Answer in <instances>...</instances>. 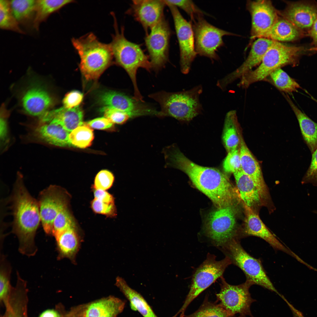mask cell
Returning a JSON list of instances; mask_svg holds the SVG:
<instances>
[{
	"label": "cell",
	"instance_id": "obj_1",
	"mask_svg": "<svg viewBox=\"0 0 317 317\" xmlns=\"http://www.w3.org/2000/svg\"><path fill=\"white\" fill-rule=\"evenodd\" d=\"M165 157L167 166L185 173L195 187L208 197L217 208L234 204L235 190L227 177L219 170L199 165L173 148L167 152Z\"/></svg>",
	"mask_w": 317,
	"mask_h": 317
},
{
	"label": "cell",
	"instance_id": "obj_2",
	"mask_svg": "<svg viewBox=\"0 0 317 317\" xmlns=\"http://www.w3.org/2000/svg\"><path fill=\"white\" fill-rule=\"evenodd\" d=\"M11 198L13 220L12 232L18 238V251L21 254L31 257L37 251L35 238L41 222L37 200L30 194L21 176L14 184Z\"/></svg>",
	"mask_w": 317,
	"mask_h": 317
},
{
	"label": "cell",
	"instance_id": "obj_3",
	"mask_svg": "<svg viewBox=\"0 0 317 317\" xmlns=\"http://www.w3.org/2000/svg\"><path fill=\"white\" fill-rule=\"evenodd\" d=\"M114 20L115 33L112 36L109 43L114 59L116 63L123 68L129 76L133 85L134 96L138 101L143 102L137 85L136 75L138 69L142 68L149 71L152 68L149 55H146L140 45L128 40L124 35V28L122 26L119 31L114 14L112 12Z\"/></svg>",
	"mask_w": 317,
	"mask_h": 317
},
{
	"label": "cell",
	"instance_id": "obj_4",
	"mask_svg": "<svg viewBox=\"0 0 317 317\" xmlns=\"http://www.w3.org/2000/svg\"><path fill=\"white\" fill-rule=\"evenodd\" d=\"M71 41L80 58V71L87 80L97 79L112 62L109 44L100 42L93 33L72 38Z\"/></svg>",
	"mask_w": 317,
	"mask_h": 317
},
{
	"label": "cell",
	"instance_id": "obj_5",
	"mask_svg": "<svg viewBox=\"0 0 317 317\" xmlns=\"http://www.w3.org/2000/svg\"><path fill=\"white\" fill-rule=\"evenodd\" d=\"M203 90L202 85H199L186 91L160 92L149 97L160 104L161 110L158 117L169 116L180 121L188 122L202 112L199 98Z\"/></svg>",
	"mask_w": 317,
	"mask_h": 317
},
{
	"label": "cell",
	"instance_id": "obj_6",
	"mask_svg": "<svg viewBox=\"0 0 317 317\" xmlns=\"http://www.w3.org/2000/svg\"><path fill=\"white\" fill-rule=\"evenodd\" d=\"M301 50L300 47L290 46L275 41L267 50L260 64L255 69L243 75L237 84L243 89L255 82L264 81L275 70L285 65L294 64Z\"/></svg>",
	"mask_w": 317,
	"mask_h": 317
},
{
	"label": "cell",
	"instance_id": "obj_7",
	"mask_svg": "<svg viewBox=\"0 0 317 317\" xmlns=\"http://www.w3.org/2000/svg\"><path fill=\"white\" fill-rule=\"evenodd\" d=\"M215 258L214 255L208 254L206 259L196 270L189 292L184 304L175 317L180 313V317L184 316V312L190 303L217 279L222 276L226 268L232 263L227 256L220 261H217Z\"/></svg>",
	"mask_w": 317,
	"mask_h": 317
},
{
	"label": "cell",
	"instance_id": "obj_8",
	"mask_svg": "<svg viewBox=\"0 0 317 317\" xmlns=\"http://www.w3.org/2000/svg\"><path fill=\"white\" fill-rule=\"evenodd\" d=\"M232 263L238 267L246 276L247 279L272 291L281 297L267 276L261 261L248 253L237 238L234 239L222 247Z\"/></svg>",
	"mask_w": 317,
	"mask_h": 317
},
{
	"label": "cell",
	"instance_id": "obj_9",
	"mask_svg": "<svg viewBox=\"0 0 317 317\" xmlns=\"http://www.w3.org/2000/svg\"><path fill=\"white\" fill-rule=\"evenodd\" d=\"M236 211L232 205L217 208L209 214L205 231L207 236L217 246L222 247L237 238Z\"/></svg>",
	"mask_w": 317,
	"mask_h": 317
},
{
	"label": "cell",
	"instance_id": "obj_10",
	"mask_svg": "<svg viewBox=\"0 0 317 317\" xmlns=\"http://www.w3.org/2000/svg\"><path fill=\"white\" fill-rule=\"evenodd\" d=\"M220 278V290L216 294L219 304L232 315L238 314L239 317H253L250 307L256 300L251 297L249 289L254 284L247 279L242 284L231 285L227 283L223 276Z\"/></svg>",
	"mask_w": 317,
	"mask_h": 317
},
{
	"label": "cell",
	"instance_id": "obj_11",
	"mask_svg": "<svg viewBox=\"0 0 317 317\" xmlns=\"http://www.w3.org/2000/svg\"><path fill=\"white\" fill-rule=\"evenodd\" d=\"M203 17L198 18L192 24L195 51L199 55L217 60V50L224 45L223 37L235 34L212 25Z\"/></svg>",
	"mask_w": 317,
	"mask_h": 317
},
{
	"label": "cell",
	"instance_id": "obj_12",
	"mask_svg": "<svg viewBox=\"0 0 317 317\" xmlns=\"http://www.w3.org/2000/svg\"><path fill=\"white\" fill-rule=\"evenodd\" d=\"M69 195L63 188L51 185L41 191L37 200L41 222L45 233L52 235L54 221L59 213L68 205Z\"/></svg>",
	"mask_w": 317,
	"mask_h": 317
},
{
	"label": "cell",
	"instance_id": "obj_13",
	"mask_svg": "<svg viewBox=\"0 0 317 317\" xmlns=\"http://www.w3.org/2000/svg\"><path fill=\"white\" fill-rule=\"evenodd\" d=\"M166 4L170 9L173 20L179 48L181 71L186 74L189 73L192 63L197 55L195 49L192 23L184 18L177 7Z\"/></svg>",
	"mask_w": 317,
	"mask_h": 317
},
{
	"label": "cell",
	"instance_id": "obj_14",
	"mask_svg": "<svg viewBox=\"0 0 317 317\" xmlns=\"http://www.w3.org/2000/svg\"><path fill=\"white\" fill-rule=\"evenodd\" d=\"M150 30L146 35L145 43L152 68L157 71L168 60L171 31L164 16Z\"/></svg>",
	"mask_w": 317,
	"mask_h": 317
},
{
	"label": "cell",
	"instance_id": "obj_15",
	"mask_svg": "<svg viewBox=\"0 0 317 317\" xmlns=\"http://www.w3.org/2000/svg\"><path fill=\"white\" fill-rule=\"evenodd\" d=\"M247 8L251 16L252 38H267L279 16L278 11L267 0L249 1Z\"/></svg>",
	"mask_w": 317,
	"mask_h": 317
},
{
	"label": "cell",
	"instance_id": "obj_16",
	"mask_svg": "<svg viewBox=\"0 0 317 317\" xmlns=\"http://www.w3.org/2000/svg\"><path fill=\"white\" fill-rule=\"evenodd\" d=\"M275 41L267 38H258L253 43L248 57L242 64L232 72L218 80L216 85L225 91L229 85L258 66L267 50Z\"/></svg>",
	"mask_w": 317,
	"mask_h": 317
},
{
	"label": "cell",
	"instance_id": "obj_17",
	"mask_svg": "<svg viewBox=\"0 0 317 317\" xmlns=\"http://www.w3.org/2000/svg\"><path fill=\"white\" fill-rule=\"evenodd\" d=\"M101 103L128 114L132 118L146 115L158 116L157 111L133 98L114 91H108L99 96Z\"/></svg>",
	"mask_w": 317,
	"mask_h": 317
},
{
	"label": "cell",
	"instance_id": "obj_18",
	"mask_svg": "<svg viewBox=\"0 0 317 317\" xmlns=\"http://www.w3.org/2000/svg\"><path fill=\"white\" fill-rule=\"evenodd\" d=\"M166 5L164 0H134L127 13L140 23L148 34V30L156 24L164 16Z\"/></svg>",
	"mask_w": 317,
	"mask_h": 317
},
{
	"label": "cell",
	"instance_id": "obj_19",
	"mask_svg": "<svg viewBox=\"0 0 317 317\" xmlns=\"http://www.w3.org/2000/svg\"><path fill=\"white\" fill-rule=\"evenodd\" d=\"M54 99L49 91L38 84H33L23 93L21 98L23 108L29 114L41 117L48 111L54 104Z\"/></svg>",
	"mask_w": 317,
	"mask_h": 317
},
{
	"label": "cell",
	"instance_id": "obj_20",
	"mask_svg": "<svg viewBox=\"0 0 317 317\" xmlns=\"http://www.w3.org/2000/svg\"><path fill=\"white\" fill-rule=\"evenodd\" d=\"M245 217L243 232L247 236L259 237L275 249L294 257L295 254L285 247L269 230L253 210L244 204Z\"/></svg>",
	"mask_w": 317,
	"mask_h": 317
},
{
	"label": "cell",
	"instance_id": "obj_21",
	"mask_svg": "<svg viewBox=\"0 0 317 317\" xmlns=\"http://www.w3.org/2000/svg\"><path fill=\"white\" fill-rule=\"evenodd\" d=\"M278 13L298 28L307 29L311 27L317 18V7L307 3L291 2Z\"/></svg>",
	"mask_w": 317,
	"mask_h": 317
},
{
	"label": "cell",
	"instance_id": "obj_22",
	"mask_svg": "<svg viewBox=\"0 0 317 317\" xmlns=\"http://www.w3.org/2000/svg\"><path fill=\"white\" fill-rule=\"evenodd\" d=\"M125 302L113 296L102 298L77 309L78 317H116L123 311Z\"/></svg>",
	"mask_w": 317,
	"mask_h": 317
},
{
	"label": "cell",
	"instance_id": "obj_23",
	"mask_svg": "<svg viewBox=\"0 0 317 317\" xmlns=\"http://www.w3.org/2000/svg\"><path fill=\"white\" fill-rule=\"evenodd\" d=\"M17 282L12 287L7 302L5 311L1 317H25L28 314V289L27 282L16 272Z\"/></svg>",
	"mask_w": 317,
	"mask_h": 317
},
{
	"label": "cell",
	"instance_id": "obj_24",
	"mask_svg": "<svg viewBox=\"0 0 317 317\" xmlns=\"http://www.w3.org/2000/svg\"><path fill=\"white\" fill-rule=\"evenodd\" d=\"M239 150L242 171L252 180L262 198H265L267 195V190L261 168L247 145L242 134L241 136Z\"/></svg>",
	"mask_w": 317,
	"mask_h": 317
},
{
	"label": "cell",
	"instance_id": "obj_25",
	"mask_svg": "<svg viewBox=\"0 0 317 317\" xmlns=\"http://www.w3.org/2000/svg\"><path fill=\"white\" fill-rule=\"evenodd\" d=\"M83 113L78 107L71 109L64 107L48 111L41 117L42 122L55 123L70 132L83 125Z\"/></svg>",
	"mask_w": 317,
	"mask_h": 317
},
{
	"label": "cell",
	"instance_id": "obj_26",
	"mask_svg": "<svg viewBox=\"0 0 317 317\" xmlns=\"http://www.w3.org/2000/svg\"><path fill=\"white\" fill-rule=\"evenodd\" d=\"M58 253V258H68L75 261V257L79 249L80 238L76 228L63 231L54 236Z\"/></svg>",
	"mask_w": 317,
	"mask_h": 317
},
{
	"label": "cell",
	"instance_id": "obj_27",
	"mask_svg": "<svg viewBox=\"0 0 317 317\" xmlns=\"http://www.w3.org/2000/svg\"><path fill=\"white\" fill-rule=\"evenodd\" d=\"M239 195L244 204L253 210L260 204L262 198L251 178L242 170L233 173Z\"/></svg>",
	"mask_w": 317,
	"mask_h": 317
},
{
	"label": "cell",
	"instance_id": "obj_28",
	"mask_svg": "<svg viewBox=\"0 0 317 317\" xmlns=\"http://www.w3.org/2000/svg\"><path fill=\"white\" fill-rule=\"evenodd\" d=\"M282 94L294 112L303 139L312 154L317 148V123L298 108L288 95Z\"/></svg>",
	"mask_w": 317,
	"mask_h": 317
},
{
	"label": "cell",
	"instance_id": "obj_29",
	"mask_svg": "<svg viewBox=\"0 0 317 317\" xmlns=\"http://www.w3.org/2000/svg\"><path fill=\"white\" fill-rule=\"evenodd\" d=\"M240 129L236 111H229L225 115L222 136L227 153L239 148L242 134Z\"/></svg>",
	"mask_w": 317,
	"mask_h": 317
},
{
	"label": "cell",
	"instance_id": "obj_30",
	"mask_svg": "<svg viewBox=\"0 0 317 317\" xmlns=\"http://www.w3.org/2000/svg\"><path fill=\"white\" fill-rule=\"evenodd\" d=\"M36 132L41 139L50 144L60 147L71 146L69 139L70 132L60 124L45 123L37 127Z\"/></svg>",
	"mask_w": 317,
	"mask_h": 317
},
{
	"label": "cell",
	"instance_id": "obj_31",
	"mask_svg": "<svg viewBox=\"0 0 317 317\" xmlns=\"http://www.w3.org/2000/svg\"><path fill=\"white\" fill-rule=\"evenodd\" d=\"M115 285L129 301L132 309L138 311L143 317H158L142 296L131 288L124 279L117 277Z\"/></svg>",
	"mask_w": 317,
	"mask_h": 317
},
{
	"label": "cell",
	"instance_id": "obj_32",
	"mask_svg": "<svg viewBox=\"0 0 317 317\" xmlns=\"http://www.w3.org/2000/svg\"><path fill=\"white\" fill-rule=\"evenodd\" d=\"M13 14L19 23L26 27L33 26L36 0H10Z\"/></svg>",
	"mask_w": 317,
	"mask_h": 317
},
{
	"label": "cell",
	"instance_id": "obj_33",
	"mask_svg": "<svg viewBox=\"0 0 317 317\" xmlns=\"http://www.w3.org/2000/svg\"><path fill=\"white\" fill-rule=\"evenodd\" d=\"M300 34L299 28L281 16L272 26L267 38L279 41H290L296 39Z\"/></svg>",
	"mask_w": 317,
	"mask_h": 317
},
{
	"label": "cell",
	"instance_id": "obj_34",
	"mask_svg": "<svg viewBox=\"0 0 317 317\" xmlns=\"http://www.w3.org/2000/svg\"><path fill=\"white\" fill-rule=\"evenodd\" d=\"M71 0H37L33 27L38 31L41 24L46 21L52 14L65 6L75 2Z\"/></svg>",
	"mask_w": 317,
	"mask_h": 317
},
{
	"label": "cell",
	"instance_id": "obj_35",
	"mask_svg": "<svg viewBox=\"0 0 317 317\" xmlns=\"http://www.w3.org/2000/svg\"><path fill=\"white\" fill-rule=\"evenodd\" d=\"M264 81L269 82L283 93L296 92L300 87L296 82L281 68L273 72Z\"/></svg>",
	"mask_w": 317,
	"mask_h": 317
},
{
	"label": "cell",
	"instance_id": "obj_36",
	"mask_svg": "<svg viewBox=\"0 0 317 317\" xmlns=\"http://www.w3.org/2000/svg\"><path fill=\"white\" fill-rule=\"evenodd\" d=\"M0 28L19 33H25L13 14L9 0H0Z\"/></svg>",
	"mask_w": 317,
	"mask_h": 317
},
{
	"label": "cell",
	"instance_id": "obj_37",
	"mask_svg": "<svg viewBox=\"0 0 317 317\" xmlns=\"http://www.w3.org/2000/svg\"><path fill=\"white\" fill-rule=\"evenodd\" d=\"M11 268L5 257L1 254L0 267V301L4 305L8 299L13 287L11 284Z\"/></svg>",
	"mask_w": 317,
	"mask_h": 317
},
{
	"label": "cell",
	"instance_id": "obj_38",
	"mask_svg": "<svg viewBox=\"0 0 317 317\" xmlns=\"http://www.w3.org/2000/svg\"><path fill=\"white\" fill-rule=\"evenodd\" d=\"M94 138L93 130L84 124L70 132L69 139L71 145L85 148L90 146Z\"/></svg>",
	"mask_w": 317,
	"mask_h": 317
},
{
	"label": "cell",
	"instance_id": "obj_39",
	"mask_svg": "<svg viewBox=\"0 0 317 317\" xmlns=\"http://www.w3.org/2000/svg\"><path fill=\"white\" fill-rule=\"evenodd\" d=\"M183 317H236L229 313L219 304L208 301L206 298L199 309L193 314Z\"/></svg>",
	"mask_w": 317,
	"mask_h": 317
},
{
	"label": "cell",
	"instance_id": "obj_40",
	"mask_svg": "<svg viewBox=\"0 0 317 317\" xmlns=\"http://www.w3.org/2000/svg\"><path fill=\"white\" fill-rule=\"evenodd\" d=\"M75 223L68 205L58 214L53 223L52 235L54 236L68 229L76 228Z\"/></svg>",
	"mask_w": 317,
	"mask_h": 317
},
{
	"label": "cell",
	"instance_id": "obj_41",
	"mask_svg": "<svg viewBox=\"0 0 317 317\" xmlns=\"http://www.w3.org/2000/svg\"><path fill=\"white\" fill-rule=\"evenodd\" d=\"M166 3L173 5L184 11L194 21L199 17L204 16L205 13L191 0H164Z\"/></svg>",
	"mask_w": 317,
	"mask_h": 317
},
{
	"label": "cell",
	"instance_id": "obj_42",
	"mask_svg": "<svg viewBox=\"0 0 317 317\" xmlns=\"http://www.w3.org/2000/svg\"><path fill=\"white\" fill-rule=\"evenodd\" d=\"M223 167L225 172L233 174L242 170L239 148L228 152L223 161Z\"/></svg>",
	"mask_w": 317,
	"mask_h": 317
},
{
	"label": "cell",
	"instance_id": "obj_43",
	"mask_svg": "<svg viewBox=\"0 0 317 317\" xmlns=\"http://www.w3.org/2000/svg\"><path fill=\"white\" fill-rule=\"evenodd\" d=\"M114 179V176L111 172L106 170H102L98 173L95 177L94 189L106 190L112 186Z\"/></svg>",
	"mask_w": 317,
	"mask_h": 317
},
{
	"label": "cell",
	"instance_id": "obj_44",
	"mask_svg": "<svg viewBox=\"0 0 317 317\" xmlns=\"http://www.w3.org/2000/svg\"><path fill=\"white\" fill-rule=\"evenodd\" d=\"M105 117L113 124H122L131 119L127 113L107 106H104L101 109Z\"/></svg>",
	"mask_w": 317,
	"mask_h": 317
},
{
	"label": "cell",
	"instance_id": "obj_45",
	"mask_svg": "<svg viewBox=\"0 0 317 317\" xmlns=\"http://www.w3.org/2000/svg\"><path fill=\"white\" fill-rule=\"evenodd\" d=\"M92 210L96 213L113 217L117 215V209L114 203H109L94 198L91 202Z\"/></svg>",
	"mask_w": 317,
	"mask_h": 317
},
{
	"label": "cell",
	"instance_id": "obj_46",
	"mask_svg": "<svg viewBox=\"0 0 317 317\" xmlns=\"http://www.w3.org/2000/svg\"><path fill=\"white\" fill-rule=\"evenodd\" d=\"M312 154L311 163L301 183L303 185L309 183L317 187V148Z\"/></svg>",
	"mask_w": 317,
	"mask_h": 317
},
{
	"label": "cell",
	"instance_id": "obj_47",
	"mask_svg": "<svg viewBox=\"0 0 317 317\" xmlns=\"http://www.w3.org/2000/svg\"><path fill=\"white\" fill-rule=\"evenodd\" d=\"M83 94L77 91H73L66 94L64 97L63 103L64 107L68 109L78 107L82 102Z\"/></svg>",
	"mask_w": 317,
	"mask_h": 317
},
{
	"label": "cell",
	"instance_id": "obj_48",
	"mask_svg": "<svg viewBox=\"0 0 317 317\" xmlns=\"http://www.w3.org/2000/svg\"><path fill=\"white\" fill-rule=\"evenodd\" d=\"M87 124L91 128L101 130L108 129L112 127L113 125L109 120L105 117L94 119L89 121Z\"/></svg>",
	"mask_w": 317,
	"mask_h": 317
},
{
	"label": "cell",
	"instance_id": "obj_49",
	"mask_svg": "<svg viewBox=\"0 0 317 317\" xmlns=\"http://www.w3.org/2000/svg\"><path fill=\"white\" fill-rule=\"evenodd\" d=\"M94 194L95 199L107 203H114L113 196L106 190L94 189Z\"/></svg>",
	"mask_w": 317,
	"mask_h": 317
},
{
	"label": "cell",
	"instance_id": "obj_50",
	"mask_svg": "<svg viewBox=\"0 0 317 317\" xmlns=\"http://www.w3.org/2000/svg\"><path fill=\"white\" fill-rule=\"evenodd\" d=\"M38 317H61V316L57 309H48L42 312Z\"/></svg>",
	"mask_w": 317,
	"mask_h": 317
},
{
	"label": "cell",
	"instance_id": "obj_51",
	"mask_svg": "<svg viewBox=\"0 0 317 317\" xmlns=\"http://www.w3.org/2000/svg\"><path fill=\"white\" fill-rule=\"evenodd\" d=\"M282 298L286 302L292 311L293 317H305L301 311L295 308L284 296Z\"/></svg>",
	"mask_w": 317,
	"mask_h": 317
},
{
	"label": "cell",
	"instance_id": "obj_52",
	"mask_svg": "<svg viewBox=\"0 0 317 317\" xmlns=\"http://www.w3.org/2000/svg\"><path fill=\"white\" fill-rule=\"evenodd\" d=\"M7 124L5 119L3 117L0 118V137L3 139L4 138L7 133Z\"/></svg>",
	"mask_w": 317,
	"mask_h": 317
},
{
	"label": "cell",
	"instance_id": "obj_53",
	"mask_svg": "<svg viewBox=\"0 0 317 317\" xmlns=\"http://www.w3.org/2000/svg\"><path fill=\"white\" fill-rule=\"evenodd\" d=\"M309 34L314 42L317 44V18L311 28Z\"/></svg>",
	"mask_w": 317,
	"mask_h": 317
},
{
	"label": "cell",
	"instance_id": "obj_54",
	"mask_svg": "<svg viewBox=\"0 0 317 317\" xmlns=\"http://www.w3.org/2000/svg\"><path fill=\"white\" fill-rule=\"evenodd\" d=\"M56 309L59 311L61 314V317H78L77 309L72 310L66 313H63L58 309Z\"/></svg>",
	"mask_w": 317,
	"mask_h": 317
},
{
	"label": "cell",
	"instance_id": "obj_55",
	"mask_svg": "<svg viewBox=\"0 0 317 317\" xmlns=\"http://www.w3.org/2000/svg\"><path fill=\"white\" fill-rule=\"evenodd\" d=\"M311 50H315V51H317V47L312 48L311 49Z\"/></svg>",
	"mask_w": 317,
	"mask_h": 317
},
{
	"label": "cell",
	"instance_id": "obj_56",
	"mask_svg": "<svg viewBox=\"0 0 317 317\" xmlns=\"http://www.w3.org/2000/svg\"><path fill=\"white\" fill-rule=\"evenodd\" d=\"M313 213H314L317 214V210H314L313 211Z\"/></svg>",
	"mask_w": 317,
	"mask_h": 317
},
{
	"label": "cell",
	"instance_id": "obj_57",
	"mask_svg": "<svg viewBox=\"0 0 317 317\" xmlns=\"http://www.w3.org/2000/svg\"><path fill=\"white\" fill-rule=\"evenodd\" d=\"M25 317H28V314L26 315Z\"/></svg>",
	"mask_w": 317,
	"mask_h": 317
}]
</instances>
